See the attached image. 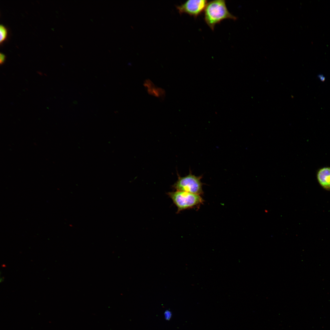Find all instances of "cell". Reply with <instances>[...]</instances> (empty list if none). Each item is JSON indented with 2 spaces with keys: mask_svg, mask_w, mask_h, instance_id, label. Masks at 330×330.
Segmentation results:
<instances>
[{
  "mask_svg": "<svg viewBox=\"0 0 330 330\" xmlns=\"http://www.w3.org/2000/svg\"><path fill=\"white\" fill-rule=\"evenodd\" d=\"M204 13L205 21L212 31L216 24L224 20H236L237 19L229 11L224 0H213L208 2Z\"/></svg>",
  "mask_w": 330,
  "mask_h": 330,
  "instance_id": "obj_1",
  "label": "cell"
},
{
  "mask_svg": "<svg viewBox=\"0 0 330 330\" xmlns=\"http://www.w3.org/2000/svg\"><path fill=\"white\" fill-rule=\"evenodd\" d=\"M167 195L177 207V213L185 210L199 207L204 200L200 195L182 191L168 192Z\"/></svg>",
  "mask_w": 330,
  "mask_h": 330,
  "instance_id": "obj_2",
  "label": "cell"
},
{
  "mask_svg": "<svg viewBox=\"0 0 330 330\" xmlns=\"http://www.w3.org/2000/svg\"><path fill=\"white\" fill-rule=\"evenodd\" d=\"M177 181L173 185L176 191H180L201 195L203 194L201 180L202 176H197L192 174L191 171L188 175L182 177L178 175Z\"/></svg>",
  "mask_w": 330,
  "mask_h": 330,
  "instance_id": "obj_3",
  "label": "cell"
},
{
  "mask_svg": "<svg viewBox=\"0 0 330 330\" xmlns=\"http://www.w3.org/2000/svg\"><path fill=\"white\" fill-rule=\"evenodd\" d=\"M207 3L206 0H189L176 7L180 14L186 13L196 18L204 12Z\"/></svg>",
  "mask_w": 330,
  "mask_h": 330,
  "instance_id": "obj_4",
  "label": "cell"
},
{
  "mask_svg": "<svg viewBox=\"0 0 330 330\" xmlns=\"http://www.w3.org/2000/svg\"><path fill=\"white\" fill-rule=\"evenodd\" d=\"M317 178L323 188L330 190V167H325L320 169L317 174Z\"/></svg>",
  "mask_w": 330,
  "mask_h": 330,
  "instance_id": "obj_5",
  "label": "cell"
},
{
  "mask_svg": "<svg viewBox=\"0 0 330 330\" xmlns=\"http://www.w3.org/2000/svg\"><path fill=\"white\" fill-rule=\"evenodd\" d=\"M144 86L150 95L159 98H163L165 95V92L163 89L156 87L149 79L145 81Z\"/></svg>",
  "mask_w": 330,
  "mask_h": 330,
  "instance_id": "obj_6",
  "label": "cell"
},
{
  "mask_svg": "<svg viewBox=\"0 0 330 330\" xmlns=\"http://www.w3.org/2000/svg\"><path fill=\"white\" fill-rule=\"evenodd\" d=\"M0 42L1 44L6 39L8 35L7 29L2 25H1L0 26Z\"/></svg>",
  "mask_w": 330,
  "mask_h": 330,
  "instance_id": "obj_7",
  "label": "cell"
},
{
  "mask_svg": "<svg viewBox=\"0 0 330 330\" xmlns=\"http://www.w3.org/2000/svg\"><path fill=\"white\" fill-rule=\"evenodd\" d=\"M6 56L3 54L1 53L0 54V64H3L5 60Z\"/></svg>",
  "mask_w": 330,
  "mask_h": 330,
  "instance_id": "obj_8",
  "label": "cell"
},
{
  "mask_svg": "<svg viewBox=\"0 0 330 330\" xmlns=\"http://www.w3.org/2000/svg\"><path fill=\"white\" fill-rule=\"evenodd\" d=\"M165 317L167 320H169L171 317V313L168 311H166L165 313Z\"/></svg>",
  "mask_w": 330,
  "mask_h": 330,
  "instance_id": "obj_9",
  "label": "cell"
},
{
  "mask_svg": "<svg viewBox=\"0 0 330 330\" xmlns=\"http://www.w3.org/2000/svg\"><path fill=\"white\" fill-rule=\"evenodd\" d=\"M3 280H4V278L3 277H2V278H1V279H0V282H1Z\"/></svg>",
  "mask_w": 330,
  "mask_h": 330,
  "instance_id": "obj_10",
  "label": "cell"
}]
</instances>
